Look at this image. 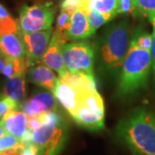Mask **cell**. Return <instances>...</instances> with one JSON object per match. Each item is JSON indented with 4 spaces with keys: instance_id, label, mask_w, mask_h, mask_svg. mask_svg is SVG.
Masks as SVG:
<instances>
[{
    "instance_id": "36",
    "label": "cell",
    "mask_w": 155,
    "mask_h": 155,
    "mask_svg": "<svg viewBox=\"0 0 155 155\" xmlns=\"http://www.w3.org/2000/svg\"><path fill=\"white\" fill-rule=\"evenodd\" d=\"M3 96H4V94H3V93H0V98H1V97H2Z\"/></svg>"
},
{
    "instance_id": "26",
    "label": "cell",
    "mask_w": 155,
    "mask_h": 155,
    "mask_svg": "<svg viewBox=\"0 0 155 155\" xmlns=\"http://www.w3.org/2000/svg\"><path fill=\"white\" fill-rule=\"evenodd\" d=\"M117 14H130L138 17L132 0H117Z\"/></svg>"
},
{
    "instance_id": "34",
    "label": "cell",
    "mask_w": 155,
    "mask_h": 155,
    "mask_svg": "<svg viewBox=\"0 0 155 155\" xmlns=\"http://www.w3.org/2000/svg\"><path fill=\"white\" fill-rule=\"evenodd\" d=\"M37 3H45V2H48L49 0H35Z\"/></svg>"
},
{
    "instance_id": "17",
    "label": "cell",
    "mask_w": 155,
    "mask_h": 155,
    "mask_svg": "<svg viewBox=\"0 0 155 155\" xmlns=\"http://www.w3.org/2000/svg\"><path fill=\"white\" fill-rule=\"evenodd\" d=\"M31 67L33 65L27 57L5 58V65L2 73L7 78H10L21 73H26Z\"/></svg>"
},
{
    "instance_id": "28",
    "label": "cell",
    "mask_w": 155,
    "mask_h": 155,
    "mask_svg": "<svg viewBox=\"0 0 155 155\" xmlns=\"http://www.w3.org/2000/svg\"><path fill=\"white\" fill-rule=\"evenodd\" d=\"M151 53V58H152V73H153V80L155 87V28H153V44L150 50Z\"/></svg>"
},
{
    "instance_id": "21",
    "label": "cell",
    "mask_w": 155,
    "mask_h": 155,
    "mask_svg": "<svg viewBox=\"0 0 155 155\" xmlns=\"http://www.w3.org/2000/svg\"><path fill=\"white\" fill-rule=\"evenodd\" d=\"M86 12H87L90 27L94 33L97 28H99L101 26H103L106 22H110L114 18V17H112L110 15L103 14L93 9H88Z\"/></svg>"
},
{
    "instance_id": "14",
    "label": "cell",
    "mask_w": 155,
    "mask_h": 155,
    "mask_svg": "<svg viewBox=\"0 0 155 155\" xmlns=\"http://www.w3.org/2000/svg\"><path fill=\"white\" fill-rule=\"evenodd\" d=\"M58 78L54 71L45 65L33 66L27 72V79L30 83L52 92L55 88Z\"/></svg>"
},
{
    "instance_id": "2",
    "label": "cell",
    "mask_w": 155,
    "mask_h": 155,
    "mask_svg": "<svg viewBox=\"0 0 155 155\" xmlns=\"http://www.w3.org/2000/svg\"><path fill=\"white\" fill-rule=\"evenodd\" d=\"M152 72V58L149 50H144L130 42L119 72L117 94L126 97L144 89Z\"/></svg>"
},
{
    "instance_id": "24",
    "label": "cell",
    "mask_w": 155,
    "mask_h": 155,
    "mask_svg": "<svg viewBox=\"0 0 155 155\" xmlns=\"http://www.w3.org/2000/svg\"><path fill=\"white\" fill-rule=\"evenodd\" d=\"M71 20H72L71 13L66 11H61V13L57 17L55 29L62 33H67L71 25Z\"/></svg>"
},
{
    "instance_id": "25",
    "label": "cell",
    "mask_w": 155,
    "mask_h": 155,
    "mask_svg": "<svg viewBox=\"0 0 155 155\" xmlns=\"http://www.w3.org/2000/svg\"><path fill=\"white\" fill-rule=\"evenodd\" d=\"M22 143L24 142H22L21 140H19L11 134H5L3 137L0 138V152L18 147Z\"/></svg>"
},
{
    "instance_id": "11",
    "label": "cell",
    "mask_w": 155,
    "mask_h": 155,
    "mask_svg": "<svg viewBox=\"0 0 155 155\" xmlns=\"http://www.w3.org/2000/svg\"><path fill=\"white\" fill-rule=\"evenodd\" d=\"M18 108L28 116H35L56 110L57 99L52 91H38L28 99L22 101Z\"/></svg>"
},
{
    "instance_id": "5",
    "label": "cell",
    "mask_w": 155,
    "mask_h": 155,
    "mask_svg": "<svg viewBox=\"0 0 155 155\" xmlns=\"http://www.w3.org/2000/svg\"><path fill=\"white\" fill-rule=\"evenodd\" d=\"M68 139V128L56 110L47 113L43 125L32 132L33 143L39 155H59Z\"/></svg>"
},
{
    "instance_id": "35",
    "label": "cell",
    "mask_w": 155,
    "mask_h": 155,
    "mask_svg": "<svg viewBox=\"0 0 155 155\" xmlns=\"http://www.w3.org/2000/svg\"><path fill=\"white\" fill-rule=\"evenodd\" d=\"M151 23H152V25H153V28H155V18H153L152 21H151Z\"/></svg>"
},
{
    "instance_id": "6",
    "label": "cell",
    "mask_w": 155,
    "mask_h": 155,
    "mask_svg": "<svg viewBox=\"0 0 155 155\" xmlns=\"http://www.w3.org/2000/svg\"><path fill=\"white\" fill-rule=\"evenodd\" d=\"M105 110L102 96L97 89L82 97L72 118L78 126L91 131H99L104 127Z\"/></svg>"
},
{
    "instance_id": "16",
    "label": "cell",
    "mask_w": 155,
    "mask_h": 155,
    "mask_svg": "<svg viewBox=\"0 0 155 155\" xmlns=\"http://www.w3.org/2000/svg\"><path fill=\"white\" fill-rule=\"evenodd\" d=\"M26 73H21L7 79L3 89V94L18 104L26 97Z\"/></svg>"
},
{
    "instance_id": "23",
    "label": "cell",
    "mask_w": 155,
    "mask_h": 155,
    "mask_svg": "<svg viewBox=\"0 0 155 155\" xmlns=\"http://www.w3.org/2000/svg\"><path fill=\"white\" fill-rule=\"evenodd\" d=\"M87 5L88 3L85 0H62L61 11H66L71 14L79 9L87 11Z\"/></svg>"
},
{
    "instance_id": "18",
    "label": "cell",
    "mask_w": 155,
    "mask_h": 155,
    "mask_svg": "<svg viewBox=\"0 0 155 155\" xmlns=\"http://www.w3.org/2000/svg\"><path fill=\"white\" fill-rule=\"evenodd\" d=\"M88 9H93L115 17L117 15V0H91L87 5Z\"/></svg>"
},
{
    "instance_id": "15",
    "label": "cell",
    "mask_w": 155,
    "mask_h": 155,
    "mask_svg": "<svg viewBox=\"0 0 155 155\" xmlns=\"http://www.w3.org/2000/svg\"><path fill=\"white\" fill-rule=\"evenodd\" d=\"M0 53L5 58L26 57V49L20 30L0 36Z\"/></svg>"
},
{
    "instance_id": "27",
    "label": "cell",
    "mask_w": 155,
    "mask_h": 155,
    "mask_svg": "<svg viewBox=\"0 0 155 155\" xmlns=\"http://www.w3.org/2000/svg\"><path fill=\"white\" fill-rule=\"evenodd\" d=\"M18 109V104L5 95L0 98V119L12 110Z\"/></svg>"
},
{
    "instance_id": "8",
    "label": "cell",
    "mask_w": 155,
    "mask_h": 155,
    "mask_svg": "<svg viewBox=\"0 0 155 155\" xmlns=\"http://www.w3.org/2000/svg\"><path fill=\"white\" fill-rule=\"evenodd\" d=\"M62 54L68 72L94 75L95 49L90 42L82 40L67 43L62 48Z\"/></svg>"
},
{
    "instance_id": "7",
    "label": "cell",
    "mask_w": 155,
    "mask_h": 155,
    "mask_svg": "<svg viewBox=\"0 0 155 155\" xmlns=\"http://www.w3.org/2000/svg\"><path fill=\"white\" fill-rule=\"evenodd\" d=\"M55 12V6L49 1L33 5H22L17 21L20 31L29 33L51 28Z\"/></svg>"
},
{
    "instance_id": "1",
    "label": "cell",
    "mask_w": 155,
    "mask_h": 155,
    "mask_svg": "<svg viewBox=\"0 0 155 155\" xmlns=\"http://www.w3.org/2000/svg\"><path fill=\"white\" fill-rule=\"evenodd\" d=\"M116 135L134 155H155V113L136 108L118 122Z\"/></svg>"
},
{
    "instance_id": "30",
    "label": "cell",
    "mask_w": 155,
    "mask_h": 155,
    "mask_svg": "<svg viewBox=\"0 0 155 155\" xmlns=\"http://www.w3.org/2000/svg\"><path fill=\"white\" fill-rule=\"evenodd\" d=\"M26 143H22L18 147L10 148V149L5 150L3 152H0V155H22V148L24 147Z\"/></svg>"
},
{
    "instance_id": "19",
    "label": "cell",
    "mask_w": 155,
    "mask_h": 155,
    "mask_svg": "<svg viewBox=\"0 0 155 155\" xmlns=\"http://www.w3.org/2000/svg\"><path fill=\"white\" fill-rule=\"evenodd\" d=\"M130 42L144 50H151L153 44V35L146 31L144 28H137L131 35Z\"/></svg>"
},
{
    "instance_id": "31",
    "label": "cell",
    "mask_w": 155,
    "mask_h": 155,
    "mask_svg": "<svg viewBox=\"0 0 155 155\" xmlns=\"http://www.w3.org/2000/svg\"><path fill=\"white\" fill-rule=\"evenodd\" d=\"M11 17V15L9 13L5 6L0 4V18H6V17Z\"/></svg>"
},
{
    "instance_id": "9",
    "label": "cell",
    "mask_w": 155,
    "mask_h": 155,
    "mask_svg": "<svg viewBox=\"0 0 155 155\" xmlns=\"http://www.w3.org/2000/svg\"><path fill=\"white\" fill-rule=\"evenodd\" d=\"M70 41L67 33H62L54 29L52 34L49 45L42 56L41 62L56 72L59 76L64 75L67 72L63 59L62 48Z\"/></svg>"
},
{
    "instance_id": "12",
    "label": "cell",
    "mask_w": 155,
    "mask_h": 155,
    "mask_svg": "<svg viewBox=\"0 0 155 155\" xmlns=\"http://www.w3.org/2000/svg\"><path fill=\"white\" fill-rule=\"evenodd\" d=\"M28 116L22 110H12L0 119V124L6 134L22 140L28 130Z\"/></svg>"
},
{
    "instance_id": "3",
    "label": "cell",
    "mask_w": 155,
    "mask_h": 155,
    "mask_svg": "<svg viewBox=\"0 0 155 155\" xmlns=\"http://www.w3.org/2000/svg\"><path fill=\"white\" fill-rule=\"evenodd\" d=\"M130 29L127 20L112 24L106 28L98 41L100 64L107 72H120L130 45Z\"/></svg>"
},
{
    "instance_id": "20",
    "label": "cell",
    "mask_w": 155,
    "mask_h": 155,
    "mask_svg": "<svg viewBox=\"0 0 155 155\" xmlns=\"http://www.w3.org/2000/svg\"><path fill=\"white\" fill-rule=\"evenodd\" d=\"M138 17H147L151 22L155 18V0H132Z\"/></svg>"
},
{
    "instance_id": "22",
    "label": "cell",
    "mask_w": 155,
    "mask_h": 155,
    "mask_svg": "<svg viewBox=\"0 0 155 155\" xmlns=\"http://www.w3.org/2000/svg\"><path fill=\"white\" fill-rule=\"evenodd\" d=\"M18 22L12 17L0 18V36L19 31Z\"/></svg>"
},
{
    "instance_id": "33",
    "label": "cell",
    "mask_w": 155,
    "mask_h": 155,
    "mask_svg": "<svg viewBox=\"0 0 155 155\" xmlns=\"http://www.w3.org/2000/svg\"><path fill=\"white\" fill-rule=\"evenodd\" d=\"M5 134H6L5 130L4 129V127H2V125L0 124V138H1V137H3Z\"/></svg>"
},
{
    "instance_id": "29",
    "label": "cell",
    "mask_w": 155,
    "mask_h": 155,
    "mask_svg": "<svg viewBox=\"0 0 155 155\" xmlns=\"http://www.w3.org/2000/svg\"><path fill=\"white\" fill-rule=\"evenodd\" d=\"M22 155H39L38 149L32 142L27 143L22 148Z\"/></svg>"
},
{
    "instance_id": "10",
    "label": "cell",
    "mask_w": 155,
    "mask_h": 155,
    "mask_svg": "<svg viewBox=\"0 0 155 155\" xmlns=\"http://www.w3.org/2000/svg\"><path fill=\"white\" fill-rule=\"evenodd\" d=\"M52 34V28L29 33L21 32L26 49V57L33 66L41 61V58L49 45Z\"/></svg>"
},
{
    "instance_id": "13",
    "label": "cell",
    "mask_w": 155,
    "mask_h": 155,
    "mask_svg": "<svg viewBox=\"0 0 155 155\" xmlns=\"http://www.w3.org/2000/svg\"><path fill=\"white\" fill-rule=\"evenodd\" d=\"M94 34L90 27L86 11L79 9L74 11L72 14L70 28L67 31L70 41H82L91 37Z\"/></svg>"
},
{
    "instance_id": "4",
    "label": "cell",
    "mask_w": 155,
    "mask_h": 155,
    "mask_svg": "<svg viewBox=\"0 0 155 155\" xmlns=\"http://www.w3.org/2000/svg\"><path fill=\"white\" fill-rule=\"evenodd\" d=\"M97 89L94 75L84 72H70L59 76L55 88L53 91L57 101L72 116L84 95Z\"/></svg>"
},
{
    "instance_id": "32",
    "label": "cell",
    "mask_w": 155,
    "mask_h": 155,
    "mask_svg": "<svg viewBox=\"0 0 155 155\" xmlns=\"http://www.w3.org/2000/svg\"><path fill=\"white\" fill-rule=\"evenodd\" d=\"M5 65V57L0 53V72H3Z\"/></svg>"
}]
</instances>
